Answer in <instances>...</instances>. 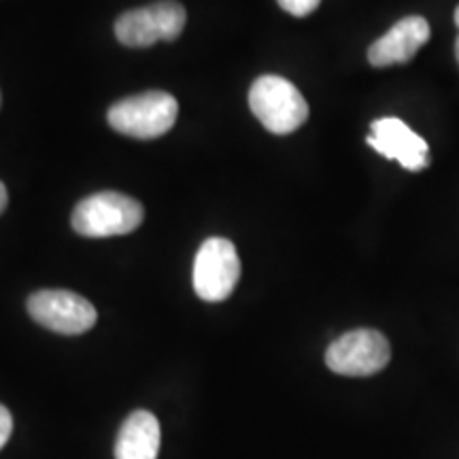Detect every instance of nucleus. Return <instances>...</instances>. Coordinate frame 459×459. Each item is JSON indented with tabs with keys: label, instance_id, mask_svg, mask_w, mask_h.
<instances>
[{
	"label": "nucleus",
	"instance_id": "nucleus-1",
	"mask_svg": "<svg viewBox=\"0 0 459 459\" xmlns=\"http://www.w3.org/2000/svg\"><path fill=\"white\" fill-rule=\"evenodd\" d=\"M143 217L145 211L139 200L119 192H100L74 206L71 223L82 237L107 238L134 232L143 223Z\"/></svg>",
	"mask_w": 459,
	"mask_h": 459
},
{
	"label": "nucleus",
	"instance_id": "nucleus-2",
	"mask_svg": "<svg viewBox=\"0 0 459 459\" xmlns=\"http://www.w3.org/2000/svg\"><path fill=\"white\" fill-rule=\"evenodd\" d=\"M249 107L273 134H291L308 119V105L300 90L279 74H262L249 90Z\"/></svg>",
	"mask_w": 459,
	"mask_h": 459
},
{
	"label": "nucleus",
	"instance_id": "nucleus-3",
	"mask_svg": "<svg viewBox=\"0 0 459 459\" xmlns=\"http://www.w3.org/2000/svg\"><path fill=\"white\" fill-rule=\"evenodd\" d=\"M179 105L169 91H143L115 102L107 119L113 130L132 139H158L177 122Z\"/></svg>",
	"mask_w": 459,
	"mask_h": 459
},
{
	"label": "nucleus",
	"instance_id": "nucleus-4",
	"mask_svg": "<svg viewBox=\"0 0 459 459\" xmlns=\"http://www.w3.org/2000/svg\"><path fill=\"white\" fill-rule=\"evenodd\" d=\"M187 22L183 4L175 0L149 4V7L126 11L115 22V37L126 48H152L160 41L179 39Z\"/></svg>",
	"mask_w": 459,
	"mask_h": 459
},
{
	"label": "nucleus",
	"instance_id": "nucleus-5",
	"mask_svg": "<svg viewBox=\"0 0 459 459\" xmlns=\"http://www.w3.org/2000/svg\"><path fill=\"white\" fill-rule=\"evenodd\" d=\"M392 359V347L381 332L359 328L338 336L325 351V364L342 377H372Z\"/></svg>",
	"mask_w": 459,
	"mask_h": 459
},
{
	"label": "nucleus",
	"instance_id": "nucleus-6",
	"mask_svg": "<svg viewBox=\"0 0 459 459\" xmlns=\"http://www.w3.org/2000/svg\"><path fill=\"white\" fill-rule=\"evenodd\" d=\"M26 308L39 325L66 336L83 334L94 328L99 319L94 304L68 290L34 291Z\"/></svg>",
	"mask_w": 459,
	"mask_h": 459
},
{
	"label": "nucleus",
	"instance_id": "nucleus-7",
	"mask_svg": "<svg viewBox=\"0 0 459 459\" xmlns=\"http://www.w3.org/2000/svg\"><path fill=\"white\" fill-rule=\"evenodd\" d=\"M240 279L237 247L228 238H206L194 260V291L204 302H223Z\"/></svg>",
	"mask_w": 459,
	"mask_h": 459
},
{
	"label": "nucleus",
	"instance_id": "nucleus-8",
	"mask_svg": "<svg viewBox=\"0 0 459 459\" xmlns=\"http://www.w3.org/2000/svg\"><path fill=\"white\" fill-rule=\"evenodd\" d=\"M368 145L387 160H398L402 169L419 172L429 166V147L426 139L412 132L398 117H381L370 126Z\"/></svg>",
	"mask_w": 459,
	"mask_h": 459
},
{
	"label": "nucleus",
	"instance_id": "nucleus-9",
	"mask_svg": "<svg viewBox=\"0 0 459 459\" xmlns=\"http://www.w3.org/2000/svg\"><path fill=\"white\" fill-rule=\"evenodd\" d=\"M429 34H432V30H429L426 17H404L398 24L389 28V32L370 45L368 62L377 68L406 65L429 41Z\"/></svg>",
	"mask_w": 459,
	"mask_h": 459
},
{
	"label": "nucleus",
	"instance_id": "nucleus-10",
	"mask_svg": "<svg viewBox=\"0 0 459 459\" xmlns=\"http://www.w3.org/2000/svg\"><path fill=\"white\" fill-rule=\"evenodd\" d=\"M160 423L153 412L136 411L126 419L115 443V459H158Z\"/></svg>",
	"mask_w": 459,
	"mask_h": 459
},
{
	"label": "nucleus",
	"instance_id": "nucleus-11",
	"mask_svg": "<svg viewBox=\"0 0 459 459\" xmlns=\"http://www.w3.org/2000/svg\"><path fill=\"white\" fill-rule=\"evenodd\" d=\"M279 7L294 17H307L319 7L321 0H277Z\"/></svg>",
	"mask_w": 459,
	"mask_h": 459
},
{
	"label": "nucleus",
	"instance_id": "nucleus-12",
	"mask_svg": "<svg viewBox=\"0 0 459 459\" xmlns=\"http://www.w3.org/2000/svg\"><path fill=\"white\" fill-rule=\"evenodd\" d=\"M11 432H13V417L7 406L0 404V449L7 445V440L11 438Z\"/></svg>",
	"mask_w": 459,
	"mask_h": 459
},
{
	"label": "nucleus",
	"instance_id": "nucleus-13",
	"mask_svg": "<svg viewBox=\"0 0 459 459\" xmlns=\"http://www.w3.org/2000/svg\"><path fill=\"white\" fill-rule=\"evenodd\" d=\"M9 204V194H7V187H4V183L0 181V213H3L4 209H7Z\"/></svg>",
	"mask_w": 459,
	"mask_h": 459
},
{
	"label": "nucleus",
	"instance_id": "nucleus-14",
	"mask_svg": "<svg viewBox=\"0 0 459 459\" xmlns=\"http://www.w3.org/2000/svg\"><path fill=\"white\" fill-rule=\"evenodd\" d=\"M455 24L459 28V7L455 9ZM455 56H457V62H459V37H457V41H455Z\"/></svg>",
	"mask_w": 459,
	"mask_h": 459
}]
</instances>
